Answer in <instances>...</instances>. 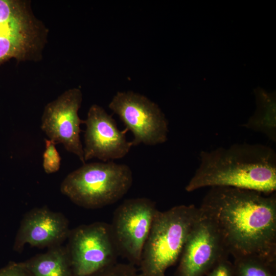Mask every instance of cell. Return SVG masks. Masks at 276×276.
Here are the masks:
<instances>
[{"instance_id":"1","label":"cell","mask_w":276,"mask_h":276,"mask_svg":"<svg viewBox=\"0 0 276 276\" xmlns=\"http://www.w3.org/2000/svg\"><path fill=\"white\" fill-rule=\"evenodd\" d=\"M215 223L234 259L255 256L276 263V195L211 187L199 207Z\"/></svg>"},{"instance_id":"2","label":"cell","mask_w":276,"mask_h":276,"mask_svg":"<svg viewBox=\"0 0 276 276\" xmlns=\"http://www.w3.org/2000/svg\"><path fill=\"white\" fill-rule=\"evenodd\" d=\"M200 164L187 185L188 192L227 187L265 194L276 190V153L261 144L238 143L202 151Z\"/></svg>"},{"instance_id":"3","label":"cell","mask_w":276,"mask_h":276,"mask_svg":"<svg viewBox=\"0 0 276 276\" xmlns=\"http://www.w3.org/2000/svg\"><path fill=\"white\" fill-rule=\"evenodd\" d=\"M199 214V208L193 204L158 211L143 248L140 276H166L179 260Z\"/></svg>"},{"instance_id":"4","label":"cell","mask_w":276,"mask_h":276,"mask_svg":"<svg viewBox=\"0 0 276 276\" xmlns=\"http://www.w3.org/2000/svg\"><path fill=\"white\" fill-rule=\"evenodd\" d=\"M132 182V172L127 165L112 161L85 163L65 177L60 191L80 206L98 209L121 199Z\"/></svg>"},{"instance_id":"5","label":"cell","mask_w":276,"mask_h":276,"mask_svg":"<svg viewBox=\"0 0 276 276\" xmlns=\"http://www.w3.org/2000/svg\"><path fill=\"white\" fill-rule=\"evenodd\" d=\"M158 210L146 197L125 200L114 211L110 230L119 256L139 266L143 248Z\"/></svg>"},{"instance_id":"6","label":"cell","mask_w":276,"mask_h":276,"mask_svg":"<svg viewBox=\"0 0 276 276\" xmlns=\"http://www.w3.org/2000/svg\"><path fill=\"white\" fill-rule=\"evenodd\" d=\"M67 249L73 276H90L117 262L119 256L110 224L96 222L70 231Z\"/></svg>"},{"instance_id":"7","label":"cell","mask_w":276,"mask_h":276,"mask_svg":"<svg viewBox=\"0 0 276 276\" xmlns=\"http://www.w3.org/2000/svg\"><path fill=\"white\" fill-rule=\"evenodd\" d=\"M133 135V146H154L166 142L168 122L155 103L131 91H118L108 105Z\"/></svg>"},{"instance_id":"8","label":"cell","mask_w":276,"mask_h":276,"mask_svg":"<svg viewBox=\"0 0 276 276\" xmlns=\"http://www.w3.org/2000/svg\"><path fill=\"white\" fill-rule=\"evenodd\" d=\"M199 208L173 276H205L229 255L214 222Z\"/></svg>"},{"instance_id":"9","label":"cell","mask_w":276,"mask_h":276,"mask_svg":"<svg viewBox=\"0 0 276 276\" xmlns=\"http://www.w3.org/2000/svg\"><path fill=\"white\" fill-rule=\"evenodd\" d=\"M37 38V25L26 4L0 0V65L12 58L29 59Z\"/></svg>"},{"instance_id":"10","label":"cell","mask_w":276,"mask_h":276,"mask_svg":"<svg viewBox=\"0 0 276 276\" xmlns=\"http://www.w3.org/2000/svg\"><path fill=\"white\" fill-rule=\"evenodd\" d=\"M82 94L78 88L62 93L44 107L41 128L49 139L61 144L67 151L78 156L83 164V146L80 139V125L83 120L78 116Z\"/></svg>"},{"instance_id":"11","label":"cell","mask_w":276,"mask_h":276,"mask_svg":"<svg viewBox=\"0 0 276 276\" xmlns=\"http://www.w3.org/2000/svg\"><path fill=\"white\" fill-rule=\"evenodd\" d=\"M83 124L86 125L83 148L85 162L94 158L103 162L122 158L133 146L126 139L128 130H119L112 116L97 104L90 107Z\"/></svg>"},{"instance_id":"12","label":"cell","mask_w":276,"mask_h":276,"mask_svg":"<svg viewBox=\"0 0 276 276\" xmlns=\"http://www.w3.org/2000/svg\"><path fill=\"white\" fill-rule=\"evenodd\" d=\"M70 232L68 221L62 214L46 208L34 209L24 217L14 248L21 250L26 244L38 247L56 245L68 237Z\"/></svg>"},{"instance_id":"13","label":"cell","mask_w":276,"mask_h":276,"mask_svg":"<svg viewBox=\"0 0 276 276\" xmlns=\"http://www.w3.org/2000/svg\"><path fill=\"white\" fill-rule=\"evenodd\" d=\"M256 109L242 126L261 133L273 142H276L275 93L262 88L255 90Z\"/></svg>"},{"instance_id":"14","label":"cell","mask_w":276,"mask_h":276,"mask_svg":"<svg viewBox=\"0 0 276 276\" xmlns=\"http://www.w3.org/2000/svg\"><path fill=\"white\" fill-rule=\"evenodd\" d=\"M31 276H73L67 250L54 247L22 262Z\"/></svg>"},{"instance_id":"15","label":"cell","mask_w":276,"mask_h":276,"mask_svg":"<svg viewBox=\"0 0 276 276\" xmlns=\"http://www.w3.org/2000/svg\"><path fill=\"white\" fill-rule=\"evenodd\" d=\"M234 259V276H276V263L255 256Z\"/></svg>"},{"instance_id":"16","label":"cell","mask_w":276,"mask_h":276,"mask_svg":"<svg viewBox=\"0 0 276 276\" xmlns=\"http://www.w3.org/2000/svg\"><path fill=\"white\" fill-rule=\"evenodd\" d=\"M44 142L45 148L43 154V168L46 173H53L60 169L61 157L53 141L45 139Z\"/></svg>"},{"instance_id":"17","label":"cell","mask_w":276,"mask_h":276,"mask_svg":"<svg viewBox=\"0 0 276 276\" xmlns=\"http://www.w3.org/2000/svg\"><path fill=\"white\" fill-rule=\"evenodd\" d=\"M90 276H140L136 267L130 263H119Z\"/></svg>"},{"instance_id":"18","label":"cell","mask_w":276,"mask_h":276,"mask_svg":"<svg viewBox=\"0 0 276 276\" xmlns=\"http://www.w3.org/2000/svg\"><path fill=\"white\" fill-rule=\"evenodd\" d=\"M206 276H234L233 263L228 258H223L214 266Z\"/></svg>"},{"instance_id":"19","label":"cell","mask_w":276,"mask_h":276,"mask_svg":"<svg viewBox=\"0 0 276 276\" xmlns=\"http://www.w3.org/2000/svg\"><path fill=\"white\" fill-rule=\"evenodd\" d=\"M0 276H31L23 263H11L0 269Z\"/></svg>"}]
</instances>
